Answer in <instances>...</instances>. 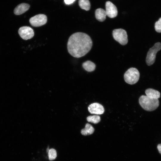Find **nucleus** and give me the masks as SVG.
<instances>
[{
  "mask_svg": "<svg viewBox=\"0 0 161 161\" xmlns=\"http://www.w3.org/2000/svg\"><path fill=\"white\" fill-rule=\"evenodd\" d=\"M106 15L110 18H114L117 15V10L116 6L110 1L106 3Z\"/></svg>",
  "mask_w": 161,
  "mask_h": 161,
  "instance_id": "6e6552de",
  "label": "nucleus"
},
{
  "mask_svg": "<svg viewBox=\"0 0 161 161\" xmlns=\"http://www.w3.org/2000/svg\"><path fill=\"white\" fill-rule=\"evenodd\" d=\"M94 130L93 127L90 124L87 123L86 124L85 128L81 130V133L83 135L86 136L92 134Z\"/></svg>",
  "mask_w": 161,
  "mask_h": 161,
  "instance_id": "ddd939ff",
  "label": "nucleus"
},
{
  "mask_svg": "<svg viewBox=\"0 0 161 161\" xmlns=\"http://www.w3.org/2000/svg\"><path fill=\"white\" fill-rule=\"evenodd\" d=\"M106 16V11L103 9L99 8L95 10V17L96 19L100 21H104Z\"/></svg>",
  "mask_w": 161,
  "mask_h": 161,
  "instance_id": "9b49d317",
  "label": "nucleus"
},
{
  "mask_svg": "<svg viewBox=\"0 0 161 161\" xmlns=\"http://www.w3.org/2000/svg\"><path fill=\"white\" fill-rule=\"evenodd\" d=\"M140 75V73L137 69L131 67L125 72L124 79L126 83L130 84H134L138 81Z\"/></svg>",
  "mask_w": 161,
  "mask_h": 161,
  "instance_id": "7ed1b4c3",
  "label": "nucleus"
},
{
  "mask_svg": "<svg viewBox=\"0 0 161 161\" xmlns=\"http://www.w3.org/2000/svg\"><path fill=\"white\" fill-rule=\"evenodd\" d=\"M48 154L49 159L50 160H54L57 157L56 151L54 148L49 149Z\"/></svg>",
  "mask_w": 161,
  "mask_h": 161,
  "instance_id": "f3484780",
  "label": "nucleus"
},
{
  "mask_svg": "<svg viewBox=\"0 0 161 161\" xmlns=\"http://www.w3.org/2000/svg\"><path fill=\"white\" fill-rule=\"evenodd\" d=\"M47 21V16L43 14H39L31 17L29 20L31 25L34 27H39L46 24Z\"/></svg>",
  "mask_w": 161,
  "mask_h": 161,
  "instance_id": "423d86ee",
  "label": "nucleus"
},
{
  "mask_svg": "<svg viewBox=\"0 0 161 161\" xmlns=\"http://www.w3.org/2000/svg\"><path fill=\"white\" fill-rule=\"evenodd\" d=\"M141 107L148 111H152L156 109L159 105L158 99L150 98L146 95L141 96L139 100Z\"/></svg>",
  "mask_w": 161,
  "mask_h": 161,
  "instance_id": "f03ea898",
  "label": "nucleus"
},
{
  "mask_svg": "<svg viewBox=\"0 0 161 161\" xmlns=\"http://www.w3.org/2000/svg\"><path fill=\"white\" fill-rule=\"evenodd\" d=\"M161 49V43L158 42L148 50L146 59V62L148 66L153 64L155 60L156 55L157 52Z\"/></svg>",
  "mask_w": 161,
  "mask_h": 161,
  "instance_id": "20e7f679",
  "label": "nucleus"
},
{
  "mask_svg": "<svg viewBox=\"0 0 161 161\" xmlns=\"http://www.w3.org/2000/svg\"><path fill=\"white\" fill-rule=\"evenodd\" d=\"M89 112L92 114H101L103 113L104 109L100 104L95 103L90 105L88 107Z\"/></svg>",
  "mask_w": 161,
  "mask_h": 161,
  "instance_id": "1a4fd4ad",
  "label": "nucleus"
},
{
  "mask_svg": "<svg viewBox=\"0 0 161 161\" xmlns=\"http://www.w3.org/2000/svg\"><path fill=\"white\" fill-rule=\"evenodd\" d=\"M76 0H64V2L66 4L69 5L73 3Z\"/></svg>",
  "mask_w": 161,
  "mask_h": 161,
  "instance_id": "6ab92c4d",
  "label": "nucleus"
},
{
  "mask_svg": "<svg viewBox=\"0 0 161 161\" xmlns=\"http://www.w3.org/2000/svg\"><path fill=\"white\" fill-rule=\"evenodd\" d=\"M145 93L147 96L151 98L158 99L160 97V93L153 89H147L145 91Z\"/></svg>",
  "mask_w": 161,
  "mask_h": 161,
  "instance_id": "f8f14e48",
  "label": "nucleus"
},
{
  "mask_svg": "<svg viewBox=\"0 0 161 161\" xmlns=\"http://www.w3.org/2000/svg\"><path fill=\"white\" fill-rule=\"evenodd\" d=\"M30 7V5L28 4L21 3L16 7L14 10V13L16 15H20L28 10Z\"/></svg>",
  "mask_w": 161,
  "mask_h": 161,
  "instance_id": "9d476101",
  "label": "nucleus"
},
{
  "mask_svg": "<svg viewBox=\"0 0 161 161\" xmlns=\"http://www.w3.org/2000/svg\"><path fill=\"white\" fill-rule=\"evenodd\" d=\"M112 35L114 40L122 45H125L128 42L126 32L122 29L114 30L112 32Z\"/></svg>",
  "mask_w": 161,
  "mask_h": 161,
  "instance_id": "39448f33",
  "label": "nucleus"
},
{
  "mask_svg": "<svg viewBox=\"0 0 161 161\" xmlns=\"http://www.w3.org/2000/svg\"><path fill=\"white\" fill-rule=\"evenodd\" d=\"M79 5L80 7L86 10H89L90 8V4L89 0H79Z\"/></svg>",
  "mask_w": 161,
  "mask_h": 161,
  "instance_id": "2eb2a0df",
  "label": "nucleus"
},
{
  "mask_svg": "<svg viewBox=\"0 0 161 161\" xmlns=\"http://www.w3.org/2000/svg\"><path fill=\"white\" fill-rule=\"evenodd\" d=\"M155 29L158 32H161V17L155 24Z\"/></svg>",
  "mask_w": 161,
  "mask_h": 161,
  "instance_id": "a211bd4d",
  "label": "nucleus"
},
{
  "mask_svg": "<svg viewBox=\"0 0 161 161\" xmlns=\"http://www.w3.org/2000/svg\"><path fill=\"white\" fill-rule=\"evenodd\" d=\"M49 147H48L47 148V153H48V152H49Z\"/></svg>",
  "mask_w": 161,
  "mask_h": 161,
  "instance_id": "412c9836",
  "label": "nucleus"
},
{
  "mask_svg": "<svg viewBox=\"0 0 161 161\" xmlns=\"http://www.w3.org/2000/svg\"><path fill=\"white\" fill-rule=\"evenodd\" d=\"M86 119L87 121L94 124H97L100 121V117L98 115H94L88 116Z\"/></svg>",
  "mask_w": 161,
  "mask_h": 161,
  "instance_id": "dca6fc26",
  "label": "nucleus"
},
{
  "mask_svg": "<svg viewBox=\"0 0 161 161\" xmlns=\"http://www.w3.org/2000/svg\"><path fill=\"white\" fill-rule=\"evenodd\" d=\"M83 68L86 71L91 72L94 71L96 67L95 64L90 61H87L82 64Z\"/></svg>",
  "mask_w": 161,
  "mask_h": 161,
  "instance_id": "4468645a",
  "label": "nucleus"
},
{
  "mask_svg": "<svg viewBox=\"0 0 161 161\" xmlns=\"http://www.w3.org/2000/svg\"><path fill=\"white\" fill-rule=\"evenodd\" d=\"M92 46V41L90 36L82 32L72 34L69 38L67 44L68 52L77 58L85 55L90 50Z\"/></svg>",
  "mask_w": 161,
  "mask_h": 161,
  "instance_id": "f257e3e1",
  "label": "nucleus"
},
{
  "mask_svg": "<svg viewBox=\"0 0 161 161\" xmlns=\"http://www.w3.org/2000/svg\"><path fill=\"white\" fill-rule=\"evenodd\" d=\"M157 148L159 153L161 154V144L158 145Z\"/></svg>",
  "mask_w": 161,
  "mask_h": 161,
  "instance_id": "aec40b11",
  "label": "nucleus"
},
{
  "mask_svg": "<svg viewBox=\"0 0 161 161\" xmlns=\"http://www.w3.org/2000/svg\"><path fill=\"white\" fill-rule=\"evenodd\" d=\"M18 34L23 39L27 40L31 39L34 36V31L32 29L28 26H23L20 28Z\"/></svg>",
  "mask_w": 161,
  "mask_h": 161,
  "instance_id": "0eeeda50",
  "label": "nucleus"
}]
</instances>
